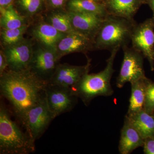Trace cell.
Returning <instances> with one entry per match:
<instances>
[{
    "mask_svg": "<svg viewBox=\"0 0 154 154\" xmlns=\"http://www.w3.org/2000/svg\"><path fill=\"white\" fill-rule=\"evenodd\" d=\"M124 57L116 86L122 88L127 82L131 83L146 77L143 67L144 56L141 53L128 45L122 47Z\"/></svg>",
    "mask_w": 154,
    "mask_h": 154,
    "instance_id": "6",
    "label": "cell"
},
{
    "mask_svg": "<svg viewBox=\"0 0 154 154\" xmlns=\"http://www.w3.org/2000/svg\"><path fill=\"white\" fill-rule=\"evenodd\" d=\"M146 78V77L131 83V95L126 116L134 115L143 110L145 98Z\"/></svg>",
    "mask_w": 154,
    "mask_h": 154,
    "instance_id": "18",
    "label": "cell"
},
{
    "mask_svg": "<svg viewBox=\"0 0 154 154\" xmlns=\"http://www.w3.org/2000/svg\"><path fill=\"white\" fill-rule=\"evenodd\" d=\"M105 5L108 15L128 19H134L146 0H105Z\"/></svg>",
    "mask_w": 154,
    "mask_h": 154,
    "instance_id": "14",
    "label": "cell"
},
{
    "mask_svg": "<svg viewBox=\"0 0 154 154\" xmlns=\"http://www.w3.org/2000/svg\"><path fill=\"white\" fill-rule=\"evenodd\" d=\"M4 54L9 70L19 71L28 68L33 53L30 42L22 40L9 46Z\"/></svg>",
    "mask_w": 154,
    "mask_h": 154,
    "instance_id": "12",
    "label": "cell"
},
{
    "mask_svg": "<svg viewBox=\"0 0 154 154\" xmlns=\"http://www.w3.org/2000/svg\"><path fill=\"white\" fill-rule=\"evenodd\" d=\"M68 6L72 12L96 14L104 18L108 15L103 3L93 0H70Z\"/></svg>",
    "mask_w": 154,
    "mask_h": 154,
    "instance_id": "19",
    "label": "cell"
},
{
    "mask_svg": "<svg viewBox=\"0 0 154 154\" xmlns=\"http://www.w3.org/2000/svg\"><path fill=\"white\" fill-rule=\"evenodd\" d=\"M120 48L112 50L107 65L102 71L96 74L84 75L79 82L72 88L73 94L88 105L94 98L99 96H108L113 95V91L110 83L115 72L113 63L116 54Z\"/></svg>",
    "mask_w": 154,
    "mask_h": 154,
    "instance_id": "2",
    "label": "cell"
},
{
    "mask_svg": "<svg viewBox=\"0 0 154 154\" xmlns=\"http://www.w3.org/2000/svg\"><path fill=\"white\" fill-rule=\"evenodd\" d=\"M152 115H153V116H154V112L153 113V114H152Z\"/></svg>",
    "mask_w": 154,
    "mask_h": 154,
    "instance_id": "31",
    "label": "cell"
},
{
    "mask_svg": "<svg viewBox=\"0 0 154 154\" xmlns=\"http://www.w3.org/2000/svg\"><path fill=\"white\" fill-rule=\"evenodd\" d=\"M0 23L3 29H13L20 28L24 24V20L17 13L12 5L1 7Z\"/></svg>",
    "mask_w": 154,
    "mask_h": 154,
    "instance_id": "20",
    "label": "cell"
},
{
    "mask_svg": "<svg viewBox=\"0 0 154 154\" xmlns=\"http://www.w3.org/2000/svg\"><path fill=\"white\" fill-rule=\"evenodd\" d=\"M66 0H50L51 5L54 8H59L63 5Z\"/></svg>",
    "mask_w": 154,
    "mask_h": 154,
    "instance_id": "27",
    "label": "cell"
},
{
    "mask_svg": "<svg viewBox=\"0 0 154 154\" xmlns=\"http://www.w3.org/2000/svg\"><path fill=\"white\" fill-rule=\"evenodd\" d=\"M33 33L34 36L46 47L55 50L59 41L67 34L60 32L51 24L46 23L36 26Z\"/></svg>",
    "mask_w": 154,
    "mask_h": 154,
    "instance_id": "16",
    "label": "cell"
},
{
    "mask_svg": "<svg viewBox=\"0 0 154 154\" xmlns=\"http://www.w3.org/2000/svg\"><path fill=\"white\" fill-rule=\"evenodd\" d=\"M94 46V42L79 33L67 34L58 43L56 50L60 57L72 53L85 52Z\"/></svg>",
    "mask_w": 154,
    "mask_h": 154,
    "instance_id": "13",
    "label": "cell"
},
{
    "mask_svg": "<svg viewBox=\"0 0 154 154\" xmlns=\"http://www.w3.org/2000/svg\"><path fill=\"white\" fill-rule=\"evenodd\" d=\"M20 5L30 14L36 13L41 7V0H19Z\"/></svg>",
    "mask_w": 154,
    "mask_h": 154,
    "instance_id": "24",
    "label": "cell"
},
{
    "mask_svg": "<svg viewBox=\"0 0 154 154\" xmlns=\"http://www.w3.org/2000/svg\"><path fill=\"white\" fill-rule=\"evenodd\" d=\"M0 75L1 95L10 102L14 115L22 123L28 111L46 97L48 83L28 68L9 70Z\"/></svg>",
    "mask_w": 154,
    "mask_h": 154,
    "instance_id": "1",
    "label": "cell"
},
{
    "mask_svg": "<svg viewBox=\"0 0 154 154\" xmlns=\"http://www.w3.org/2000/svg\"><path fill=\"white\" fill-rule=\"evenodd\" d=\"M146 4H148L151 9L154 17V0H146Z\"/></svg>",
    "mask_w": 154,
    "mask_h": 154,
    "instance_id": "29",
    "label": "cell"
},
{
    "mask_svg": "<svg viewBox=\"0 0 154 154\" xmlns=\"http://www.w3.org/2000/svg\"><path fill=\"white\" fill-rule=\"evenodd\" d=\"M68 14L75 31L94 42L105 17L96 14L70 11Z\"/></svg>",
    "mask_w": 154,
    "mask_h": 154,
    "instance_id": "11",
    "label": "cell"
},
{
    "mask_svg": "<svg viewBox=\"0 0 154 154\" xmlns=\"http://www.w3.org/2000/svg\"><path fill=\"white\" fill-rule=\"evenodd\" d=\"M54 118L45 97L28 111L22 124L32 140L35 142L41 137Z\"/></svg>",
    "mask_w": 154,
    "mask_h": 154,
    "instance_id": "5",
    "label": "cell"
},
{
    "mask_svg": "<svg viewBox=\"0 0 154 154\" xmlns=\"http://www.w3.org/2000/svg\"><path fill=\"white\" fill-rule=\"evenodd\" d=\"M27 28V26L24 25L19 28L3 29L1 36L3 42L6 45L11 46L22 41Z\"/></svg>",
    "mask_w": 154,
    "mask_h": 154,
    "instance_id": "22",
    "label": "cell"
},
{
    "mask_svg": "<svg viewBox=\"0 0 154 154\" xmlns=\"http://www.w3.org/2000/svg\"><path fill=\"white\" fill-rule=\"evenodd\" d=\"M144 139L140 134L125 117L121 130L119 150L121 154L131 153L136 149L143 146Z\"/></svg>",
    "mask_w": 154,
    "mask_h": 154,
    "instance_id": "15",
    "label": "cell"
},
{
    "mask_svg": "<svg viewBox=\"0 0 154 154\" xmlns=\"http://www.w3.org/2000/svg\"><path fill=\"white\" fill-rule=\"evenodd\" d=\"M50 19L51 24L60 32L66 34L78 33L72 26L68 13H56L51 16Z\"/></svg>",
    "mask_w": 154,
    "mask_h": 154,
    "instance_id": "21",
    "label": "cell"
},
{
    "mask_svg": "<svg viewBox=\"0 0 154 154\" xmlns=\"http://www.w3.org/2000/svg\"><path fill=\"white\" fill-rule=\"evenodd\" d=\"M137 25L134 19L107 15L94 39V47L111 51L116 48L128 45Z\"/></svg>",
    "mask_w": 154,
    "mask_h": 154,
    "instance_id": "3",
    "label": "cell"
},
{
    "mask_svg": "<svg viewBox=\"0 0 154 154\" xmlns=\"http://www.w3.org/2000/svg\"><path fill=\"white\" fill-rule=\"evenodd\" d=\"M8 67V62L4 52L1 51L0 53V75L5 71L6 68Z\"/></svg>",
    "mask_w": 154,
    "mask_h": 154,
    "instance_id": "26",
    "label": "cell"
},
{
    "mask_svg": "<svg viewBox=\"0 0 154 154\" xmlns=\"http://www.w3.org/2000/svg\"><path fill=\"white\" fill-rule=\"evenodd\" d=\"M13 0H0V6L2 7H5L11 5Z\"/></svg>",
    "mask_w": 154,
    "mask_h": 154,
    "instance_id": "28",
    "label": "cell"
},
{
    "mask_svg": "<svg viewBox=\"0 0 154 154\" xmlns=\"http://www.w3.org/2000/svg\"><path fill=\"white\" fill-rule=\"evenodd\" d=\"M132 47L148 60L152 71L154 70V17L137 24L131 38Z\"/></svg>",
    "mask_w": 154,
    "mask_h": 154,
    "instance_id": "7",
    "label": "cell"
},
{
    "mask_svg": "<svg viewBox=\"0 0 154 154\" xmlns=\"http://www.w3.org/2000/svg\"><path fill=\"white\" fill-rule=\"evenodd\" d=\"M93 1H95V2H97L103 3L105 0H93Z\"/></svg>",
    "mask_w": 154,
    "mask_h": 154,
    "instance_id": "30",
    "label": "cell"
},
{
    "mask_svg": "<svg viewBox=\"0 0 154 154\" xmlns=\"http://www.w3.org/2000/svg\"><path fill=\"white\" fill-rule=\"evenodd\" d=\"M35 150V142L11 119L8 109L1 102L0 154H28Z\"/></svg>",
    "mask_w": 154,
    "mask_h": 154,
    "instance_id": "4",
    "label": "cell"
},
{
    "mask_svg": "<svg viewBox=\"0 0 154 154\" xmlns=\"http://www.w3.org/2000/svg\"><path fill=\"white\" fill-rule=\"evenodd\" d=\"M133 126L140 134L143 139L154 137V116L144 109L134 115L125 116Z\"/></svg>",
    "mask_w": 154,
    "mask_h": 154,
    "instance_id": "17",
    "label": "cell"
},
{
    "mask_svg": "<svg viewBox=\"0 0 154 154\" xmlns=\"http://www.w3.org/2000/svg\"><path fill=\"white\" fill-rule=\"evenodd\" d=\"M144 153L154 154V137H148L144 139Z\"/></svg>",
    "mask_w": 154,
    "mask_h": 154,
    "instance_id": "25",
    "label": "cell"
},
{
    "mask_svg": "<svg viewBox=\"0 0 154 154\" xmlns=\"http://www.w3.org/2000/svg\"><path fill=\"white\" fill-rule=\"evenodd\" d=\"M91 61L85 65L77 66L68 64H58L48 84L72 88L89 71Z\"/></svg>",
    "mask_w": 154,
    "mask_h": 154,
    "instance_id": "10",
    "label": "cell"
},
{
    "mask_svg": "<svg viewBox=\"0 0 154 154\" xmlns=\"http://www.w3.org/2000/svg\"><path fill=\"white\" fill-rule=\"evenodd\" d=\"M144 110L150 114L154 112V83L146 79L145 98Z\"/></svg>",
    "mask_w": 154,
    "mask_h": 154,
    "instance_id": "23",
    "label": "cell"
},
{
    "mask_svg": "<svg viewBox=\"0 0 154 154\" xmlns=\"http://www.w3.org/2000/svg\"><path fill=\"white\" fill-rule=\"evenodd\" d=\"M45 95L48 105L55 118L70 111L78 99L72 88L48 83L45 88Z\"/></svg>",
    "mask_w": 154,
    "mask_h": 154,
    "instance_id": "8",
    "label": "cell"
},
{
    "mask_svg": "<svg viewBox=\"0 0 154 154\" xmlns=\"http://www.w3.org/2000/svg\"><path fill=\"white\" fill-rule=\"evenodd\" d=\"M60 57L56 50L48 48H39L33 54L28 69L48 83L58 66Z\"/></svg>",
    "mask_w": 154,
    "mask_h": 154,
    "instance_id": "9",
    "label": "cell"
}]
</instances>
